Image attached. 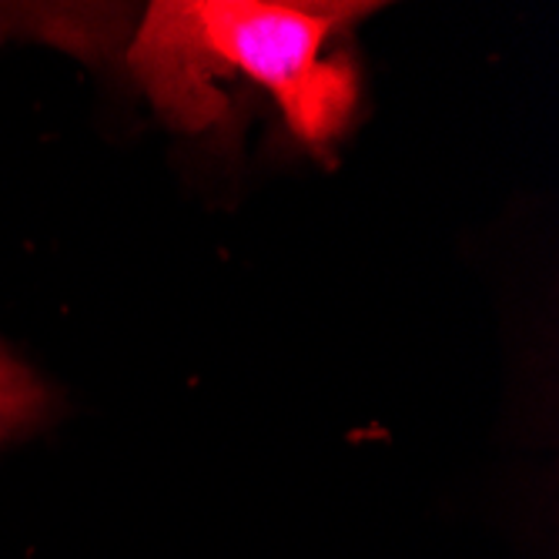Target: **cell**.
Here are the masks:
<instances>
[{
  "mask_svg": "<svg viewBox=\"0 0 559 559\" xmlns=\"http://www.w3.org/2000/svg\"><path fill=\"white\" fill-rule=\"evenodd\" d=\"M362 4L282 0H165L151 4L131 44V71L155 108L185 131L228 115L218 84L245 74L275 97L288 128L309 147L332 144L352 111L355 68L325 58L332 34Z\"/></svg>",
  "mask_w": 559,
  "mask_h": 559,
  "instance_id": "obj_1",
  "label": "cell"
},
{
  "mask_svg": "<svg viewBox=\"0 0 559 559\" xmlns=\"http://www.w3.org/2000/svg\"><path fill=\"white\" fill-rule=\"evenodd\" d=\"M50 409L44 382L0 345V442L34 429Z\"/></svg>",
  "mask_w": 559,
  "mask_h": 559,
  "instance_id": "obj_2",
  "label": "cell"
}]
</instances>
